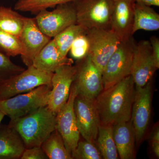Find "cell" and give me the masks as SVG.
<instances>
[{"label": "cell", "instance_id": "1", "mask_svg": "<svg viewBox=\"0 0 159 159\" xmlns=\"http://www.w3.org/2000/svg\"><path fill=\"white\" fill-rule=\"evenodd\" d=\"M134 86L130 75L100 93L95 99L100 124L113 125L130 121Z\"/></svg>", "mask_w": 159, "mask_h": 159}, {"label": "cell", "instance_id": "2", "mask_svg": "<svg viewBox=\"0 0 159 159\" xmlns=\"http://www.w3.org/2000/svg\"><path fill=\"white\" fill-rule=\"evenodd\" d=\"M56 114L47 106L26 116L10 120L9 124L16 131L26 148L41 146L56 129Z\"/></svg>", "mask_w": 159, "mask_h": 159}, {"label": "cell", "instance_id": "3", "mask_svg": "<svg viewBox=\"0 0 159 159\" xmlns=\"http://www.w3.org/2000/svg\"><path fill=\"white\" fill-rule=\"evenodd\" d=\"M52 84L39 86L32 90L0 100V110L15 120L48 105Z\"/></svg>", "mask_w": 159, "mask_h": 159}, {"label": "cell", "instance_id": "4", "mask_svg": "<svg viewBox=\"0 0 159 159\" xmlns=\"http://www.w3.org/2000/svg\"><path fill=\"white\" fill-rule=\"evenodd\" d=\"M77 24L85 29H111L113 0H74Z\"/></svg>", "mask_w": 159, "mask_h": 159}, {"label": "cell", "instance_id": "5", "mask_svg": "<svg viewBox=\"0 0 159 159\" xmlns=\"http://www.w3.org/2000/svg\"><path fill=\"white\" fill-rule=\"evenodd\" d=\"M136 44L133 37L120 43L102 70L103 89L109 88L131 75Z\"/></svg>", "mask_w": 159, "mask_h": 159}, {"label": "cell", "instance_id": "6", "mask_svg": "<svg viewBox=\"0 0 159 159\" xmlns=\"http://www.w3.org/2000/svg\"><path fill=\"white\" fill-rule=\"evenodd\" d=\"M53 73L31 66L21 73L0 83V100L27 93L44 84H51Z\"/></svg>", "mask_w": 159, "mask_h": 159}, {"label": "cell", "instance_id": "7", "mask_svg": "<svg viewBox=\"0 0 159 159\" xmlns=\"http://www.w3.org/2000/svg\"><path fill=\"white\" fill-rule=\"evenodd\" d=\"M34 19L40 30L51 38L69 26L77 24L76 10L72 2L58 5L52 11L42 10L36 14Z\"/></svg>", "mask_w": 159, "mask_h": 159}, {"label": "cell", "instance_id": "8", "mask_svg": "<svg viewBox=\"0 0 159 159\" xmlns=\"http://www.w3.org/2000/svg\"><path fill=\"white\" fill-rule=\"evenodd\" d=\"M86 35L89 43L88 55L102 73L121 40L111 29H89Z\"/></svg>", "mask_w": 159, "mask_h": 159}, {"label": "cell", "instance_id": "9", "mask_svg": "<svg viewBox=\"0 0 159 159\" xmlns=\"http://www.w3.org/2000/svg\"><path fill=\"white\" fill-rule=\"evenodd\" d=\"M76 76L73 83L78 95L87 99H95L103 89L102 73L87 55L77 61Z\"/></svg>", "mask_w": 159, "mask_h": 159}, {"label": "cell", "instance_id": "10", "mask_svg": "<svg viewBox=\"0 0 159 159\" xmlns=\"http://www.w3.org/2000/svg\"><path fill=\"white\" fill-rule=\"evenodd\" d=\"M74 111L80 135L86 141L95 144L100 124L95 99L77 94L74 100Z\"/></svg>", "mask_w": 159, "mask_h": 159}, {"label": "cell", "instance_id": "11", "mask_svg": "<svg viewBox=\"0 0 159 159\" xmlns=\"http://www.w3.org/2000/svg\"><path fill=\"white\" fill-rule=\"evenodd\" d=\"M77 94V87L73 83L69 99L56 117V130L61 136L66 148L71 154L77 147L80 136L74 111V100Z\"/></svg>", "mask_w": 159, "mask_h": 159}, {"label": "cell", "instance_id": "12", "mask_svg": "<svg viewBox=\"0 0 159 159\" xmlns=\"http://www.w3.org/2000/svg\"><path fill=\"white\" fill-rule=\"evenodd\" d=\"M76 70L75 65H66L53 73L51 79L52 89L47 106L55 114L60 110L69 99Z\"/></svg>", "mask_w": 159, "mask_h": 159}, {"label": "cell", "instance_id": "13", "mask_svg": "<svg viewBox=\"0 0 159 159\" xmlns=\"http://www.w3.org/2000/svg\"><path fill=\"white\" fill-rule=\"evenodd\" d=\"M151 98L150 81L143 87L136 88L130 120L139 144L144 138L150 122Z\"/></svg>", "mask_w": 159, "mask_h": 159}, {"label": "cell", "instance_id": "14", "mask_svg": "<svg viewBox=\"0 0 159 159\" xmlns=\"http://www.w3.org/2000/svg\"><path fill=\"white\" fill-rule=\"evenodd\" d=\"M20 39L22 46L21 58L27 67L32 66L40 51L51 40L40 30L34 18L28 17H25Z\"/></svg>", "mask_w": 159, "mask_h": 159}, {"label": "cell", "instance_id": "15", "mask_svg": "<svg viewBox=\"0 0 159 159\" xmlns=\"http://www.w3.org/2000/svg\"><path fill=\"white\" fill-rule=\"evenodd\" d=\"M157 70L149 41L142 40L136 43L131 72L135 88L143 87L150 82Z\"/></svg>", "mask_w": 159, "mask_h": 159}, {"label": "cell", "instance_id": "16", "mask_svg": "<svg viewBox=\"0 0 159 159\" xmlns=\"http://www.w3.org/2000/svg\"><path fill=\"white\" fill-rule=\"evenodd\" d=\"M114 7L111 29L118 35L121 41H126L133 37L135 0H113Z\"/></svg>", "mask_w": 159, "mask_h": 159}, {"label": "cell", "instance_id": "17", "mask_svg": "<svg viewBox=\"0 0 159 159\" xmlns=\"http://www.w3.org/2000/svg\"><path fill=\"white\" fill-rule=\"evenodd\" d=\"M73 64V59L63 56L53 39H51L40 51L34 59L32 66L40 70L54 73L61 66Z\"/></svg>", "mask_w": 159, "mask_h": 159}, {"label": "cell", "instance_id": "18", "mask_svg": "<svg viewBox=\"0 0 159 159\" xmlns=\"http://www.w3.org/2000/svg\"><path fill=\"white\" fill-rule=\"evenodd\" d=\"M113 134L118 154L120 158H135L134 150L135 137L131 120L113 124Z\"/></svg>", "mask_w": 159, "mask_h": 159}, {"label": "cell", "instance_id": "19", "mask_svg": "<svg viewBox=\"0 0 159 159\" xmlns=\"http://www.w3.org/2000/svg\"><path fill=\"white\" fill-rule=\"evenodd\" d=\"M22 139L13 127L0 126V159L20 158L25 149Z\"/></svg>", "mask_w": 159, "mask_h": 159}, {"label": "cell", "instance_id": "20", "mask_svg": "<svg viewBox=\"0 0 159 159\" xmlns=\"http://www.w3.org/2000/svg\"><path fill=\"white\" fill-rule=\"evenodd\" d=\"M159 29V14L150 6L135 3L132 34L140 30L157 31Z\"/></svg>", "mask_w": 159, "mask_h": 159}, {"label": "cell", "instance_id": "21", "mask_svg": "<svg viewBox=\"0 0 159 159\" xmlns=\"http://www.w3.org/2000/svg\"><path fill=\"white\" fill-rule=\"evenodd\" d=\"M95 144L100 152L102 158H119V154L114 141L113 125L100 124Z\"/></svg>", "mask_w": 159, "mask_h": 159}, {"label": "cell", "instance_id": "22", "mask_svg": "<svg viewBox=\"0 0 159 159\" xmlns=\"http://www.w3.org/2000/svg\"><path fill=\"white\" fill-rule=\"evenodd\" d=\"M25 17L10 7L0 6V31L20 38Z\"/></svg>", "mask_w": 159, "mask_h": 159}, {"label": "cell", "instance_id": "23", "mask_svg": "<svg viewBox=\"0 0 159 159\" xmlns=\"http://www.w3.org/2000/svg\"><path fill=\"white\" fill-rule=\"evenodd\" d=\"M49 159H72L71 154L66 148L61 136L55 129L41 145Z\"/></svg>", "mask_w": 159, "mask_h": 159}, {"label": "cell", "instance_id": "24", "mask_svg": "<svg viewBox=\"0 0 159 159\" xmlns=\"http://www.w3.org/2000/svg\"><path fill=\"white\" fill-rule=\"evenodd\" d=\"M87 31L80 25L74 24L60 32L53 39L61 53L67 56L74 40L79 35L85 34Z\"/></svg>", "mask_w": 159, "mask_h": 159}, {"label": "cell", "instance_id": "25", "mask_svg": "<svg viewBox=\"0 0 159 159\" xmlns=\"http://www.w3.org/2000/svg\"><path fill=\"white\" fill-rule=\"evenodd\" d=\"M74 0H20L14 6L16 11L30 12L36 14L44 9L54 8L61 4L73 2Z\"/></svg>", "mask_w": 159, "mask_h": 159}, {"label": "cell", "instance_id": "26", "mask_svg": "<svg viewBox=\"0 0 159 159\" xmlns=\"http://www.w3.org/2000/svg\"><path fill=\"white\" fill-rule=\"evenodd\" d=\"M0 52L9 57L20 55L22 46L20 38L0 31Z\"/></svg>", "mask_w": 159, "mask_h": 159}, {"label": "cell", "instance_id": "27", "mask_svg": "<svg viewBox=\"0 0 159 159\" xmlns=\"http://www.w3.org/2000/svg\"><path fill=\"white\" fill-rule=\"evenodd\" d=\"M73 159H102L100 152L93 143L86 141H79L77 147L71 153Z\"/></svg>", "mask_w": 159, "mask_h": 159}, {"label": "cell", "instance_id": "28", "mask_svg": "<svg viewBox=\"0 0 159 159\" xmlns=\"http://www.w3.org/2000/svg\"><path fill=\"white\" fill-rule=\"evenodd\" d=\"M10 57L0 52V83L25 70L23 67L14 63Z\"/></svg>", "mask_w": 159, "mask_h": 159}, {"label": "cell", "instance_id": "29", "mask_svg": "<svg viewBox=\"0 0 159 159\" xmlns=\"http://www.w3.org/2000/svg\"><path fill=\"white\" fill-rule=\"evenodd\" d=\"M86 33L79 35L72 43L69 51L72 59L80 60L88 55L89 43Z\"/></svg>", "mask_w": 159, "mask_h": 159}, {"label": "cell", "instance_id": "30", "mask_svg": "<svg viewBox=\"0 0 159 159\" xmlns=\"http://www.w3.org/2000/svg\"><path fill=\"white\" fill-rule=\"evenodd\" d=\"M21 159H48V158L41 146L26 148L23 152Z\"/></svg>", "mask_w": 159, "mask_h": 159}, {"label": "cell", "instance_id": "31", "mask_svg": "<svg viewBox=\"0 0 159 159\" xmlns=\"http://www.w3.org/2000/svg\"><path fill=\"white\" fill-rule=\"evenodd\" d=\"M150 42L152 47V59L157 69L159 68V39L156 36L150 37Z\"/></svg>", "mask_w": 159, "mask_h": 159}, {"label": "cell", "instance_id": "32", "mask_svg": "<svg viewBox=\"0 0 159 159\" xmlns=\"http://www.w3.org/2000/svg\"><path fill=\"white\" fill-rule=\"evenodd\" d=\"M136 2L148 6H159V0H135Z\"/></svg>", "mask_w": 159, "mask_h": 159}, {"label": "cell", "instance_id": "33", "mask_svg": "<svg viewBox=\"0 0 159 159\" xmlns=\"http://www.w3.org/2000/svg\"><path fill=\"white\" fill-rule=\"evenodd\" d=\"M151 142H159V129H155L151 135Z\"/></svg>", "mask_w": 159, "mask_h": 159}, {"label": "cell", "instance_id": "34", "mask_svg": "<svg viewBox=\"0 0 159 159\" xmlns=\"http://www.w3.org/2000/svg\"><path fill=\"white\" fill-rule=\"evenodd\" d=\"M152 148L157 157H159V142H151Z\"/></svg>", "mask_w": 159, "mask_h": 159}, {"label": "cell", "instance_id": "35", "mask_svg": "<svg viewBox=\"0 0 159 159\" xmlns=\"http://www.w3.org/2000/svg\"><path fill=\"white\" fill-rule=\"evenodd\" d=\"M5 115L0 110V126H1V123L3 119H4V117L5 116Z\"/></svg>", "mask_w": 159, "mask_h": 159}, {"label": "cell", "instance_id": "36", "mask_svg": "<svg viewBox=\"0 0 159 159\" xmlns=\"http://www.w3.org/2000/svg\"><path fill=\"white\" fill-rule=\"evenodd\" d=\"M18 1H20V0H18Z\"/></svg>", "mask_w": 159, "mask_h": 159}]
</instances>
